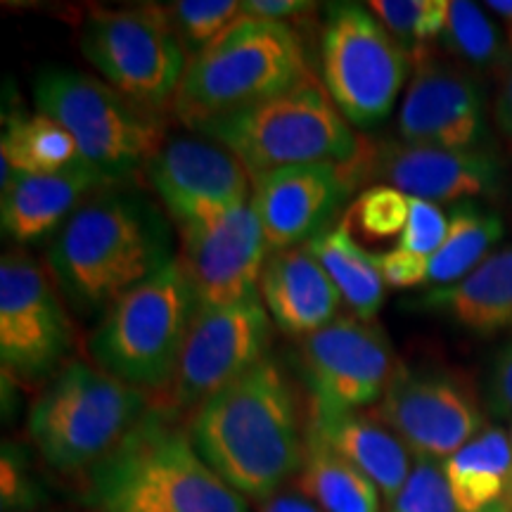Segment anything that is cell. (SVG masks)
<instances>
[{"label":"cell","instance_id":"6da1fadb","mask_svg":"<svg viewBox=\"0 0 512 512\" xmlns=\"http://www.w3.org/2000/svg\"><path fill=\"white\" fill-rule=\"evenodd\" d=\"M188 432L204 463L247 501H268L304 465L306 420L273 356L204 401Z\"/></svg>","mask_w":512,"mask_h":512},{"label":"cell","instance_id":"7a4b0ae2","mask_svg":"<svg viewBox=\"0 0 512 512\" xmlns=\"http://www.w3.org/2000/svg\"><path fill=\"white\" fill-rule=\"evenodd\" d=\"M162 209L138 190L107 185L69 216L48 249L57 290L81 316L107 311L176 259Z\"/></svg>","mask_w":512,"mask_h":512},{"label":"cell","instance_id":"3957f363","mask_svg":"<svg viewBox=\"0 0 512 512\" xmlns=\"http://www.w3.org/2000/svg\"><path fill=\"white\" fill-rule=\"evenodd\" d=\"M86 503L98 512H249L176 427L152 406L117 451L88 470Z\"/></svg>","mask_w":512,"mask_h":512},{"label":"cell","instance_id":"277c9868","mask_svg":"<svg viewBox=\"0 0 512 512\" xmlns=\"http://www.w3.org/2000/svg\"><path fill=\"white\" fill-rule=\"evenodd\" d=\"M304 43L287 22L242 15L190 57L174 105V117L190 131L226 114L249 110L311 81Z\"/></svg>","mask_w":512,"mask_h":512},{"label":"cell","instance_id":"5b68a950","mask_svg":"<svg viewBox=\"0 0 512 512\" xmlns=\"http://www.w3.org/2000/svg\"><path fill=\"white\" fill-rule=\"evenodd\" d=\"M195 131L233 152L252 181L287 166L351 164L368 152L316 79Z\"/></svg>","mask_w":512,"mask_h":512},{"label":"cell","instance_id":"8992f818","mask_svg":"<svg viewBox=\"0 0 512 512\" xmlns=\"http://www.w3.org/2000/svg\"><path fill=\"white\" fill-rule=\"evenodd\" d=\"M150 408L138 387L95 363L69 361L31 406L29 437L53 470L88 472L117 451Z\"/></svg>","mask_w":512,"mask_h":512},{"label":"cell","instance_id":"52a82bcc","mask_svg":"<svg viewBox=\"0 0 512 512\" xmlns=\"http://www.w3.org/2000/svg\"><path fill=\"white\" fill-rule=\"evenodd\" d=\"M197 309L200 299L176 259L102 313L88 354L117 380L159 392L174 380Z\"/></svg>","mask_w":512,"mask_h":512},{"label":"cell","instance_id":"ba28073f","mask_svg":"<svg viewBox=\"0 0 512 512\" xmlns=\"http://www.w3.org/2000/svg\"><path fill=\"white\" fill-rule=\"evenodd\" d=\"M36 112L72 133L81 159L110 185L145 171L166 143L159 112L124 98L105 81L67 67H46L34 83Z\"/></svg>","mask_w":512,"mask_h":512},{"label":"cell","instance_id":"9c48e42d","mask_svg":"<svg viewBox=\"0 0 512 512\" xmlns=\"http://www.w3.org/2000/svg\"><path fill=\"white\" fill-rule=\"evenodd\" d=\"M413 60L370 8L332 3L320 31V76L351 128H373L394 112Z\"/></svg>","mask_w":512,"mask_h":512},{"label":"cell","instance_id":"30bf717a","mask_svg":"<svg viewBox=\"0 0 512 512\" xmlns=\"http://www.w3.org/2000/svg\"><path fill=\"white\" fill-rule=\"evenodd\" d=\"M79 48L107 86L159 114L174 105L190 64L169 12L157 5L93 10L81 24Z\"/></svg>","mask_w":512,"mask_h":512},{"label":"cell","instance_id":"8fae6325","mask_svg":"<svg viewBox=\"0 0 512 512\" xmlns=\"http://www.w3.org/2000/svg\"><path fill=\"white\" fill-rule=\"evenodd\" d=\"M373 415L411 448L415 458L439 463L486 430L475 384L460 370L430 363H399Z\"/></svg>","mask_w":512,"mask_h":512},{"label":"cell","instance_id":"7c38bea8","mask_svg":"<svg viewBox=\"0 0 512 512\" xmlns=\"http://www.w3.org/2000/svg\"><path fill=\"white\" fill-rule=\"evenodd\" d=\"M273 320L259 297L230 306H200L178 361L176 375L164 389L169 415L197 411L247 370L268 358Z\"/></svg>","mask_w":512,"mask_h":512},{"label":"cell","instance_id":"4fadbf2b","mask_svg":"<svg viewBox=\"0 0 512 512\" xmlns=\"http://www.w3.org/2000/svg\"><path fill=\"white\" fill-rule=\"evenodd\" d=\"M74 328L53 275L34 256L10 252L0 261V358L24 382L53 375L72 349Z\"/></svg>","mask_w":512,"mask_h":512},{"label":"cell","instance_id":"5bb4252c","mask_svg":"<svg viewBox=\"0 0 512 512\" xmlns=\"http://www.w3.org/2000/svg\"><path fill=\"white\" fill-rule=\"evenodd\" d=\"M392 342L380 325L342 316L302 339L299 368L309 403L328 411H361L377 406L392 382Z\"/></svg>","mask_w":512,"mask_h":512},{"label":"cell","instance_id":"9a60e30c","mask_svg":"<svg viewBox=\"0 0 512 512\" xmlns=\"http://www.w3.org/2000/svg\"><path fill=\"white\" fill-rule=\"evenodd\" d=\"M143 174L178 228L252 204L254 181L245 164L211 140H166Z\"/></svg>","mask_w":512,"mask_h":512},{"label":"cell","instance_id":"2e32d148","mask_svg":"<svg viewBox=\"0 0 512 512\" xmlns=\"http://www.w3.org/2000/svg\"><path fill=\"white\" fill-rule=\"evenodd\" d=\"M366 157L351 164L287 166L254 178L252 209L268 247L275 252L304 247L325 230L366 176Z\"/></svg>","mask_w":512,"mask_h":512},{"label":"cell","instance_id":"e0dca14e","mask_svg":"<svg viewBox=\"0 0 512 512\" xmlns=\"http://www.w3.org/2000/svg\"><path fill=\"white\" fill-rule=\"evenodd\" d=\"M178 264L200 306H230L259 297L256 287L268 261V240L252 204L181 228Z\"/></svg>","mask_w":512,"mask_h":512},{"label":"cell","instance_id":"ac0fdd59","mask_svg":"<svg viewBox=\"0 0 512 512\" xmlns=\"http://www.w3.org/2000/svg\"><path fill=\"white\" fill-rule=\"evenodd\" d=\"M399 136L441 150H489L482 81L463 67L430 55L413 67L399 112Z\"/></svg>","mask_w":512,"mask_h":512},{"label":"cell","instance_id":"d6986e66","mask_svg":"<svg viewBox=\"0 0 512 512\" xmlns=\"http://www.w3.org/2000/svg\"><path fill=\"white\" fill-rule=\"evenodd\" d=\"M366 176L434 204L496 197L505 183L501 159L491 150H441L406 140L368 147Z\"/></svg>","mask_w":512,"mask_h":512},{"label":"cell","instance_id":"ffe728a7","mask_svg":"<svg viewBox=\"0 0 512 512\" xmlns=\"http://www.w3.org/2000/svg\"><path fill=\"white\" fill-rule=\"evenodd\" d=\"M259 294L273 323L292 337L323 330L342 306V294L306 245L268 256Z\"/></svg>","mask_w":512,"mask_h":512},{"label":"cell","instance_id":"44dd1931","mask_svg":"<svg viewBox=\"0 0 512 512\" xmlns=\"http://www.w3.org/2000/svg\"><path fill=\"white\" fill-rule=\"evenodd\" d=\"M306 430L325 441L373 482L384 501H392L411 475L415 456L373 413L328 411L309 403Z\"/></svg>","mask_w":512,"mask_h":512},{"label":"cell","instance_id":"7402d4cb","mask_svg":"<svg viewBox=\"0 0 512 512\" xmlns=\"http://www.w3.org/2000/svg\"><path fill=\"white\" fill-rule=\"evenodd\" d=\"M107 185L110 183L83 159L60 174L19 176L3 192V233L17 245H38L46 238H55L69 216L81 207L83 197Z\"/></svg>","mask_w":512,"mask_h":512},{"label":"cell","instance_id":"603a6c76","mask_svg":"<svg viewBox=\"0 0 512 512\" xmlns=\"http://www.w3.org/2000/svg\"><path fill=\"white\" fill-rule=\"evenodd\" d=\"M411 306L479 337L512 330V245L491 252L458 283L422 292Z\"/></svg>","mask_w":512,"mask_h":512},{"label":"cell","instance_id":"cb8c5ba5","mask_svg":"<svg viewBox=\"0 0 512 512\" xmlns=\"http://www.w3.org/2000/svg\"><path fill=\"white\" fill-rule=\"evenodd\" d=\"M458 512H512V441L486 427L444 463Z\"/></svg>","mask_w":512,"mask_h":512},{"label":"cell","instance_id":"d4e9b609","mask_svg":"<svg viewBox=\"0 0 512 512\" xmlns=\"http://www.w3.org/2000/svg\"><path fill=\"white\" fill-rule=\"evenodd\" d=\"M81 162L72 133L46 114H12L0 140V181L3 192L19 176L60 174Z\"/></svg>","mask_w":512,"mask_h":512},{"label":"cell","instance_id":"484cf974","mask_svg":"<svg viewBox=\"0 0 512 512\" xmlns=\"http://www.w3.org/2000/svg\"><path fill=\"white\" fill-rule=\"evenodd\" d=\"M306 247L330 275L351 316L370 323L382 309L387 287L377 266V254L358 245L344 221L325 230Z\"/></svg>","mask_w":512,"mask_h":512},{"label":"cell","instance_id":"4316f807","mask_svg":"<svg viewBox=\"0 0 512 512\" xmlns=\"http://www.w3.org/2000/svg\"><path fill=\"white\" fill-rule=\"evenodd\" d=\"M297 484L323 512H382L380 489L309 430Z\"/></svg>","mask_w":512,"mask_h":512},{"label":"cell","instance_id":"83f0119b","mask_svg":"<svg viewBox=\"0 0 512 512\" xmlns=\"http://www.w3.org/2000/svg\"><path fill=\"white\" fill-rule=\"evenodd\" d=\"M441 48L451 55L465 72L479 76H494L501 81L512 69V43L503 27H498L489 12L477 3L451 0L448 22L439 38Z\"/></svg>","mask_w":512,"mask_h":512},{"label":"cell","instance_id":"f1b7e54d","mask_svg":"<svg viewBox=\"0 0 512 512\" xmlns=\"http://www.w3.org/2000/svg\"><path fill=\"white\" fill-rule=\"evenodd\" d=\"M505 226L496 211H486L472 202L456 204L448 216L444 245L430 259L427 283L446 287L463 280L503 240Z\"/></svg>","mask_w":512,"mask_h":512},{"label":"cell","instance_id":"f546056e","mask_svg":"<svg viewBox=\"0 0 512 512\" xmlns=\"http://www.w3.org/2000/svg\"><path fill=\"white\" fill-rule=\"evenodd\" d=\"M368 8L411 55L413 67L432 55L448 22L451 0H370Z\"/></svg>","mask_w":512,"mask_h":512},{"label":"cell","instance_id":"4dcf8cb0","mask_svg":"<svg viewBox=\"0 0 512 512\" xmlns=\"http://www.w3.org/2000/svg\"><path fill=\"white\" fill-rule=\"evenodd\" d=\"M178 38L190 57L202 53L242 17V3L235 0H178L166 8Z\"/></svg>","mask_w":512,"mask_h":512},{"label":"cell","instance_id":"1f68e13d","mask_svg":"<svg viewBox=\"0 0 512 512\" xmlns=\"http://www.w3.org/2000/svg\"><path fill=\"white\" fill-rule=\"evenodd\" d=\"M408 221V195L389 185L363 190L351 204L344 223L354 226L366 240H389L403 233Z\"/></svg>","mask_w":512,"mask_h":512},{"label":"cell","instance_id":"d6a6232c","mask_svg":"<svg viewBox=\"0 0 512 512\" xmlns=\"http://www.w3.org/2000/svg\"><path fill=\"white\" fill-rule=\"evenodd\" d=\"M384 512H458L448 486L444 463L415 458V465L399 494L387 501Z\"/></svg>","mask_w":512,"mask_h":512},{"label":"cell","instance_id":"836d02e7","mask_svg":"<svg viewBox=\"0 0 512 512\" xmlns=\"http://www.w3.org/2000/svg\"><path fill=\"white\" fill-rule=\"evenodd\" d=\"M446 235L448 219L444 211L439 209V204L408 197V221L399 238V247L432 259L444 245Z\"/></svg>","mask_w":512,"mask_h":512},{"label":"cell","instance_id":"e575fe53","mask_svg":"<svg viewBox=\"0 0 512 512\" xmlns=\"http://www.w3.org/2000/svg\"><path fill=\"white\" fill-rule=\"evenodd\" d=\"M377 266H380L384 285L396 287V290H408V287L427 283V273H430L427 256L413 254L401 247L377 254Z\"/></svg>","mask_w":512,"mask_h":512},{"label":"cell","instance_id":"d590c367","mask_svg":"<svg viewBox=\"0 0 512 512\" xmlns=\"http://www.w3.org/2000/svg\"><path fill=\"white\" fill-rule=\"evenodd\" d=\"M484 401L494 418L512 420V342L505 344L501 354L491 363L484 387Z\"/></svg>","mask_w":512,"mask_h":512},{"label":"cell","instance_id":"8d00e7d4","mask_svg":"<svg viewBox=\"0 0 512 512\" xmlns=\"http://www.w3.org/2000/svg\"><path fill=\"white\" fill-rule=\"evenodd\" d=\"M34 501V484L29 479L27 460L15 446L5 444L3 448V505H31Z\"/></svg>","mask_w":512,"mask_h":512},{"label":"cell","instance_id":"74e56055","mask_svg":"<svg viewBox=\"0 0 512 512\" xmlns=\"http://www.w3.org/2000/svg\"><path fill=\"white\" fill-rule=\"evenodd\" d=\"M313 10H316V3H309V0H247L242 3V15L273 19V22L311 15Z\"/></svg>","mask_w":512,"mask_h":512},{"label":"cell","instance_id":"f35d334b","mask_svg":"<svg viewBox=\"0 0 512 512\" xmlns=\"http://www.w3.org/2000/svg\"><path fill=\"white\" fill-rule=\"evenodd\" d=\"M494 119L498 131L503 133L508 145L512 147V69L503 74V79L498 81V93L494 102Z\"/></svg>","mask_w":512,"mask_h":512},{"label":"cell","instance_id":"ab89813d","mask_svg":"<svg viewBox=\"0 0 512 512\" xmlns=\"http://www.w3.org/2000/svg\"><path fill=\"white\" fill-rule=\"evenodd\" d=\"M259 512H323L316 503H311L304 494H292V491H278L259 505Z\"/></svg>","mask_w":512,"mask_h":512},{"label":"cell","instance_id":"60d3db41","mask_svg":"<svg viewBox=\"0 0 512 512\" xmlns=\"http://www.w3.org/2000/svg\"><path fill=\"white\" fill-rule=\"evenodd\" d=\"M484 8H486V12H491V15H496L498 19H501L505 34H508L510 43H512V0H489Z\"/></svg>","mask_w":512,"mask_h":512},{"label":"cell","instance_id":"b9f144b4","mask_svg":"<svg viewBox=\"0 0 512 512\" xmlns=\"http://www.w3.org/2000/svg\"><path fill=\"white\" fill-rule=\"evenodd\" d=\"M508 434H510V441H512V422H510V432Z\"/></svg>","mask_w":512,"mask_h":512}]
</instances>
